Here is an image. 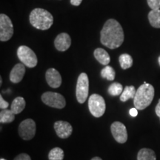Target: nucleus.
I'll return each instance as SVG.
<instances>
[{"mask_svg": "<svg viewBox=\"0 0 160 160\" xmlns=\"http://www.w3.org/2000/svg\"><path fill=\"white\" fill-rule=\"evenodd\" d=\"M100 35L101 43L110 49L117 48L123 43V29L116 19L108 20L102 29Z\"/></svg>", "mask_w": 160, "mask_h": 160, "instance_id": "nucleus-1", "label": "nucleus"}, {"mask_svg": "<svg viewBox=\"0 0 160 160\" xmlns=\"http://www.w3.org/2000/svg\"><path fill=\"white\" fill-rule=\"evenodd\" d=\"M154 88L147 82L139 86L137 90L133 104L137 110H144L151 105L154 97Z\"/></svg>", "mask_w": 160, "mask_h": 160, "instance_id": "nucleus-2", "label": "nucleus"}, {"mask_svg": "<svg viewBox=\"0 0 160 160\" xmlns=\"http://www.w3.org/2000/svg\"><path fill=\"white\" fill-rule=\"evenodd\" d=\"M30 22L37 29H49L53 23V17L50 12L45 9L36 8L30 14Z\"/></svg>", "mask_w": 160, "mask_h": 160, "instance_id": "nucleus-3", "label": "nucleus"}, {"mask_svg": "<svg viewBox=\"0 0 160 160\" xmlns=\"http://www.w3.org/2000/svg\"><path fill=\"white\" fill-rule=\"evenodd\" d=\"M89 111L93 117H101L105 112V102L104 98L99 94H92L88 99Z\"/></svg>", "mask_w": 160, "mask_h": 160, "instance_id": "nucleus-4", "label": "nucleus"}, {"mask_svg": "<svg viewBox=\"0 0 160 160\" xmlns=\"http://www.w3.org/2000/svg\"><path fill=\"white\" fill-rule=\"evenodd\" d=\"M89 80L85 73H82L79 76L76 88V97L79 103L85 102L88 96Z\"/></svg>", "mask_w": 160, "mask_h": 160, "instance_id": "nucleus-5", "label": "nucleus"}, {"mask_svg": "<svg viewBox=\"0 0 160 160\" xmlns=\"http://www.w3.org/2000/svg\"><path fill=\"white\" fill-rule=\"evenodd\" d=\"M17 57L21 62L28 68H34L37 65V57L30 48L22 45L17 50Z\"/></svg>", "mask_w": 160, "mask_h": 160, "instance_id": "nucleus-6", "label": "nucleus"}, {"mask_svg": "<svg viewBox=\"0 0 160 160\" xmlns=\"http://www.w3.org/2000/svg\"><path fill=\"white\" fill-rule=\"evenodd\" d=\"M42 101L48 106L58 109H62L66 105L65 99L63 96L54 92L44 93L42 96Z\"/></svg>", "mask_w": 160, "mask_h": 160, "instance_id": "nucleus-7", "label": "nucleus"}, {"mask_svg": "<svg viewBox=\"0 0 160 160\" xmlns=\"http://www.w3.org/2000/svg\"><path fill=\"white\" fill-rule=\"evenodd\" d=\"M13 34V26L11 20L7 15L1 13L0 15V40L6 42L9 40Z\"/></svg>", "mask_w": 160, "mask_h": 160, "instance_id": "nucleus-8", "label": "nucleus"}, {"mask_svg": "<svg viewBox=\"0 0 160 160\" xmlns=\"http://www.w3.org/2000/svg\"><path fill=\"white\" fill-rule=\"evenodd\" d=\"M36 133V123L33 119H27L20 123L19 134L24 140H31Z\"/></svg>", "mask_w": 160, "mask_h": 160, "instance_id": "nucleus-9", "label": "nucleus"}, {"mask_svg": "<svg viewBox=\"0 0 160 160\" xmlns=\"http://www.w3.org/2000/svg\"><path fill=\"white\" fill-rule=\"evenodd\" d=\"M111 133L117 142L123 144L128 140V132L124 124L120 122H114L111 127Z\"/></svg>", "mask_w": 160, "mask_h": 160, "instance_id": "nucleus-10", "label": "nucleus"}, {"mask_svg": "<svg viewBox=\"0 0 160 160\" xmlns=\"http://www.w3.org/2000/svg\"><path fill=\"white\" fill-rule=\"evenodd\" d=\"M54 129L58 137L61 139H66L71 135L73 128L71 124L65 121H57L54 123Z\"/></svg>", "mask_w": 160, "mask_h": 160, "instance_id": "nucleus-11", "label": "nucleus"}, {"mask_svg": "<svg viewBox=\"0 0 160 160\" xmlns=\"http://www.w3.org/2000/svg\"><path fill=\"white\" fill-rule=\"evenodd\" d=\"M46 81L50 87L57 88L62 84V77L59 71L54 68H50L46 71Z\"/></svg>", "mask_w": 160, "mask_h": 160, "instance_id": "nucleus-12", "label": "nucleus"}, {"mask_svg": "<svg viewBox=\"0 0 160 160\" xmlns=\"http://www.w3.org/2000/svg\"><path fill=\"white\" fill-rule=\"evenodd\" d=\"M56 48L59 51H65L71 45V39L70 36L66 33H60L54 41Z\"/></svg>", "mask_w": 160, "mask_h": 160, "instance_id": "nucleus-13", "label": "nucleus"}, {"mask_svg": "<svg viewBox=\"0 0 160 160\" xmlns=\"http://www.w3.org/2000/svg\"><path fill=\"white\" fill-rule=\"evenodd\" d=\"M25 73V65L24 64H17L10 73V80L13 83H19L23 79Z\"/></svg>", "mask_w": 160, "mask_h": 160, "instance_id": "nucleus-14", "label": "nucleus"}, {"mask_svg": "<svg viewBox=\"0 0 160 160\" xmlns=\"http://www.w3.org/2000/svg\"><path fill=\"white\" fill-rule=\"evenodd\" d=\"M96 59L103 65H108L111 62V58L108 52L102 48H97L93 53Z\"/></svg>", "mask_w": 160, "mask_h": 160, "instance_id": "nucleus-15", "label": "nucleus"}, {"mask_svg": "<svg viewBox=\"0 0 160 160\" xmlns=\"http://www.w3.org/2000/svg\"><path fill=\"white\" fill-rule=\"evenodd\" d=\"M25 100L24 98L21 97H18L15 98L13 102L11 104V110L13 111L14 114H19L25 108Z\"/></svg>", "mask_w": 160, "mask_h": 160, "instance_id": "nucleus-16", "label": "nucleus"}, {"mask_svg": "<svg viewBox=\"0 0 160 160\" xmlns=\"http://www.w3.org/2000/svg\"><path fill=\"white\" fill-rule=\"evenodd\" d=\"M137 160H157V157L153 150L142 148L138 153Z\"/></svg>", "mask_w": 160, "mask_h": 160, "instance_id": "nucleus-17", "label": "nucleus"}, {"mask_svg": "<svg viewBox=\"0 0 160 160\" xmlns=\"http://www.w3.org/2000/svg\"><path fill=\"white\" fill-rule=\"evenodd\" d=\"M136 93L137 91L134 86H126L122 94L120 95V100L122 102H126L129 99H134Z\"/></svg>", "mask_w": 160, "mask_h": 160, "instance_id": "nucleus-18", "label": "nucleus"}, {"mask_svg": "<svg viewBox=\"0 0 160 160\" xmlns=\"http://www.w3.org/2000/svg\"><path fill=\"white\" fill-rule=\"evenodd\" d=\"M148 19L151 26L160 28V10H152L148 14Z\"/></svg>", "mask_w": 160, "mask_h": 160, "instance_id": "nucleus-19", "label": "nucleus"}, {"mask_svg": "<svg viewBox=\"0 0 160 160\" xmlns=\"http://www.w3.org/2000/svg\"><path fill=\"white\" fill-rule=\"evenodd\" d=\"M15 115L11 109H4L0 112V122L10 123L15 119Z\"/></svg>", "mask_w": 160, "mask_h": 160, "instance_id": "nucleus-20", "label": "nucleus"}, {"mask_svg": "<svg viewBox=\"0 0 160 160\" xmlns=\"http://www.w3.org/2000/svg\"><path fill=\"white\" fill-rule=\"evenodd\" d=\"M120 66L124 70L130 68L133 65V59L131 56H130L128 53H124L119 57V59Z\"/></svg>", "mask_w": 160, "mask_h": 160, "instance_id": "nucleus-21", "label": "nucleus"}, {"mask_svg": "<svg viewBox=\"0 0 160 160\" xmlns=\"http://www.w3.org/2000/svg\"><path fill=\"white\" fill-rule=\"evenodd\" d=\"M101 76L104 79H108V81H113L115 79L116 73L114 69L109 65H106L101 71Z\"/></svg>", "mask_w": 160, "mask_h": 160, "instance_id": "nucleus-22", "label": "nucleus"}, {"mask_svg": "<svg viewBox=\"0 0 160 160\" xmlns=\"http://www.w3.org/2000/svg\"><path fill=\"white\" fill-rule=\"evenodd\" d=\"M64 158V151L60 148H54L49 152V160H62Z\"/></svg>", "mask_w": 160, "mask_h": 160, "instance_id": "nucleus-23", "label": "nucleus"}, {"mask_svg": "<svg viewBox=\"0 0 160 160\" xmlns=\"http://www.w3.org/2000/svg\"><path fill=\"white\" fill-rule=\"evenodd\" d=\"M123 91V87L121 84L119 82L112 83L108 88V93L111 96L117 97V96L121 95Z\"/></svg>", "mask_w": 160, "mask_h": 160, "instance_id": "nucleus-24", "label": "nucleus"}, {"mask_svg": "<svg viewBox=\"0 0 160 160\" xmlns=\"http://www.w3.org/2000/svg\"><path fill=\"white\" fill-rule=\"evenodd\" d=\"M147 2L151 10H159L160 0H147Z\"/></svg>", "mask_w": 160, "mask_h": 160, "instance_id": "nucleus-25", "label": "nucleus"}, {"mask_svg": "<svg viewBox=\"0 0 160 160\" xmlns=\"http://www.w3.org/2000/svg\"><path fill=\"white\" fill-rule=\"evenodd\" d=\"M8 106L9 103L3 99L2 96H0V108H1V109H7V108L8 107Z\"/></svg>", "mask_w": 160, "mask_h": 160, "instance_id": "nucleus-26", "label": "nucleus"}, {"mask_svg": "<svg viewBox=\"0 0 160 160\" xmlns=\"http://www.w3.org/2000/svg\"><path fill=\"white\" fill-rule=\"evenodd\" d=\"M14 160H31V159L28 154L21 153V154L18 155L17 157L15 158Z\"/></svg>", "mask_w": 160, "mask_h": 160, "instance_id": "nucleus-27", "label": "nucleus"}, {"mask_svg": "<svg viewBox=\"0 0 160 160\" xmlns=\"http://www.w3.org/2000/svg\"><path fill=\"white\" fill-rule=\"evenodd\" d=\"M129 113H130V115H131V117H137V116L138 115L137 109L136 108H131V110H130Z\"/></svg>", "mask_w": 160, "mask_h": 160, "instance_id": "nucleus-28", "label": "nucleus"}, {"mask_svg": "<svg viewBox=\"0 0 160 160\" xmlns=\"http://www.w3.org/2000/svg\"><path fill=\"white\" fill-rule=\"evenodd\" d=\"M82 0H71V3L72 5L79 6L82 3Z\"/></svg>", "mask_w": 160, "mask_h": 160, "instance_id": "nucleus-29", "label": "nucleus"}, {"mask_svg": "<svg viewBox=\"0 0 160 160\" xmlns=\"http://www.w3.org/2000/svg\"><path fill=\"white\" fill-rule=\"evenodd\" d=\"M155 111H156V114L160 118V99L159 100V102H158L157 107H156Z\"/></svg>", "mask_w": 160, "mask_h": 160, "instance_id": "nucleus-30", "label": "nucleus"}, {"mask_svg": "<svg viewBox=\"0 0 160 160\" xmlns=\"http://www.w3.org/2000/svg\"><path fill=\"white\" fill-rule=\"evenodd\" d=\"M91 160H102L101 159L100 157H93V159H92Z\"/></svg>", "mask_w": 160, "mask_h": 160, "instance_id": "nucleus-31", "label": "nucleus"}, {"mask_svg": "<svg viewBox=\"0 0 160 160\" xmlns=\"http://www.w3.org/2000/svg\"><path fill=\"white\" fill-rule=\"evenodd\" d=\"M158 62H159V66H160V57L158 58Z\"/></svg>", "mask_w": 160, "mask_h": 160, "instance_id": "nucleus-32", "label": "nucleus"}, {"mask_svg": "<svg viewBox=\"0 0 160 160\" xmlns=\"http://www.w3.org/2000/svg\"><path fill=\"white\" fill-rule=\"evenodd\" d=\"M0 160H6V159H1Z\"/></svg>", "mask_w": 160, "mask_h": 160, "instance_id": "nucleus-33", "label": "nucleus"}]
</instances>
